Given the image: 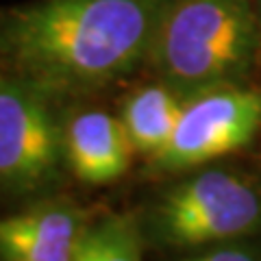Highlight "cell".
<instances>
[{
	"instance_id": "1",
	"label": "cell",
	"mask_w": 261,
	"mask_h": 261,
	"mask_svg": "<svg viewBox=\"0 0 261 261\" xmlns=\"http://www.w3.org/2000/svg\"><path fill=\"white\" fill-rule=\"evenodd\" d=\"M170 0H31L0 11V68L48 98H76L148 65Z\"/></svg>"
},
{
	"instance_id": "2",
	"label": "cell",
	"mask_w": 261,
	"mask_h": 261,
	"mask_svg": "<svg viewBox=\"0 0 261 261\" xmlns=\"http://www.w3.org/2000/svg\"><path fill=\"white\" fill-rule=\"evenodd\" d=\"M261 57L255 0H170L148 65L183 98L246 83Z\"/></svg>"
},
{
	"instance_id": "3",
	"label": "cell",
	"mask_w": 261,
	"mask_h": 261,
	"mask_svg": "<svg viewBox=\"0 0 261 261\" xmlns=\"http://www.w3.org/2000/svg\"><path fill=\"white\" fill-rule=\"evenodd\" d=\"M148 233L185 250L248 240L261 233V185L233 170H198L159 196Z\"/></svg>"
},
{
	"instance_id": "4",
	"label": "cell",
	"mask_w": 261,
	"mask_h": 261,
	"mask_svg": "<svg viewBox=\"0 0 261 261\" xmlns=\"http://www.w3.org/2000/svg\"><path fill=\"white\" fill-rule=\"evenodd\" d=\"M50 100L0 72V187L7 192H46L68 166L63 128Z\"/></svg>"
},
{
	"instance_id": "5",
	"label": "cell",
	"mask_w": 261,
	"mask_h": 261,
	"mask_svg": "<svg viewBox=\"0 0 261 261\" xmlns=\"http://www.w3.org/2000/svg\"><path fill=\"white\" fill-rule=\"evenodd\" d=\"M261 130V89L224 85L185 98L168 146L152 157L157 172H183L238 152Z\"/></svg>"
},
{
	"instance_id": "6",
	"label": "cell",
	"mask_w": 261,
	"mask_h": 261,
	"mask_svg": "<svg viewBox=\"0 0 261 261\" xmlns=\"http://www.w3.org/2000/svg\"><path fill=\"white\" fill-rule=\"evenodd\" d=\"M83 211L46 200L0 220V261H72L85 228Z\"/></svg>"
},
{
	"instance_id": "7",
	"label": "cell",
	"mask_w": 261,
	"mask_h": 261,
	"mask_svg": "<svg viewBox=\"0 0 261 261\" xmlns=\"http://www.w3.org/2000/svg\"><path fill=\"white\" fill-rule=\"evenodd\" d=\"M65 161L79 181L107 185L126 172L130 142L120 118L102 109H87L72 116L63 128Z\"/></svg>"
},
{
	"instance_id": "8",
	"label": "cell",
	"mask_w": 261,
	"mask_h": 261,
	"mask_svg": "<svg viewBox=\"0 0 261 261\" xmlns=\"http://www.w3.org/2000/svg\"><path fill=\"white\" fill-rule=\"evenodd\" d=\"M183 105L185 98L161 81L135 89L120 113L130 146L142 154H159L174 133Z\"/></svg>"
},
{
	"instance_id": "9",
	"label": "cell",
	"mask_w": 261,
	"mask_h": 261,
	"mask_svg": "<svg viewBox=\"0 0 261 261\" xmlns=\"http://www.w3.org/2000/svg\"><path fill=\"white\" fill-rule=\"evenodd\" d=\"M144 231L130 214H109L85 224L72 261H142Z\"/></svg>"
},
{
	"instance_id": "10",
	"label": "cell",
	"mask_w": 261,
	"mask_h": 261,
	"mask_svg": "<svg viewBox=\"0 0 261 261\" xmlns=\"http://www.w3.org/2000/svg\"><path fill=\"white\" fill-rule=\"evenodd\" d=\"M178 261H259V255L246 244L235 242V244H222V246H211L205 252L183 257Z\"/></svg>"
},
{
	"instance_id": "11",
	"label": "cell",
	"mask_w": 261,
	"mask_h": 261,
	"mask_svg": "<svg viewBox=\"0 0 261 261\" xmlns=\"http://www.w3.org/2000/svg\"><path fill=\"white\" fill-rule=\"evenodd\" d=\"M255 5H257V13H259V22H261V0H255Z\"/></svg>"
}]
</instances>
